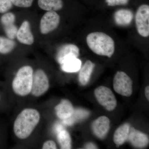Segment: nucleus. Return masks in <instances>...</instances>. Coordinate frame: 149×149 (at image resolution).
<instances>
[{
  "instance_id": "f257e3e1",
  "label": "nucleus",
  "mask_w": 149,
  "mask_h": 149,
  "mask_svg": "<svg viewBox=\"0 0 149 149\" xmlns=\"http://www.w3.org/2000/svg\"><path fill=\"white\" fill-rule=\"evenodd\" d=\"M39 112L34 109H25L19 114L13 125V130L17 138L25 139L30 136L40 122Z\"/></svg>"
},
{
  "instance_id": "f03ea898",
  "label": "nucleus",
  "mask_w": 149,
  "mask_h": 149,
  "mask_svg": "<svg viewBox=\"0 0 149 149\" xmlns=\"http://www.w3.org/2000/svg\"><path fill=\"white\" fill-rule=\"evenodd\" d=\"M86 42L89 48L96 54L110 58L114 54V40L106 33L92 32L87 36Z\"/></svg>"
},
{
  "instance_id": "7ed1b4c3",
  "label": "nucleus",
  "mask_w": 149,
  "mask_h": 149,
  "mask_svg": "<svg viewBox=\"0 0 149 149\" xmlns=\"http://www.w3.org/2000/svg\"><path fill=\"white\" fill-rule=\"evenodd\" d=\"M33 70L31 66L22 67L17 71L13 81V90L17 95L24 97L31 93Z\"/></svg>"
},
{
  "instance_id": "20e7f679",
  "label": "nucleus",
  "mask_w": 149,
  "mask_h": 149,
  "mask_svg": "<svg viewBox=\"0 0 149 149\" xmlns=\"http://www.w3.org/2000/svg\"><path fill=\"white\" fill-rule=\"evenodd\" d=\"M133 82L129 76L123 71H118L113 78L115 92L121 95L130 97L133 93Z\"/></svg>"
},
{
  "instance_id": "39448f33",
  "label": "nucleus",
  "mask_w": 149,
  "mask_h": 149,
  "mask_svg": "<svg viewBox=\"0 0 149 149\" xmlns=\"http://www.w3.org/2000/svg\"><path fill=\"white\" fill-rule=\"evenodd\" d=\"M136 29L139 35L144 37L149 36V6L143 4L136 11L135 16Z\"/></svg>"
},
{
  "instance_id": "423d86ee",
  "label": "nucleus",
  "mask_w": 149,
  "mask_h": 149,
  "mask_svg": "<svg viewBox=\"0 0 149 149\" xmlns=\"http://www.w3.org/2000/svg\"><path fill=\"white\" fill-rule=\"evenodd\" d=\"M95 95L98 102L109 111L113 110L117 105V100L109 88L101 86L96 88Z\"/></svg>"
},
{
  "instance_id": "0eeeda50",
  "label": "nucleus",
  "mask_w": 149,
  "mask_h": 149,
  "mask_svg": "<svg viewBox=\"0 0 149 149\" xmlns=\"http://www.w3.org/2000/svg\"><path fill=\"white\" fill-rule=\"evenodd\" d=\"M49 83L45 72L41 69H38L33 74V81L31 93L32 95L39 97L47 91Z\"/></svg>"
},
{
  "instance_id": "6e6552de",
  "label": "nucleus",
  "mask_w": 149,
  "mask_h": 149,
  "mask_svg": "<svg viewBox=\"0 0 149 149\" xmlns=\"http://www.w3.org/2000/svg\"><path fill=\"white\" fill-rule=\"evenodd\" d=\"M60 21V17L56 11L47 12L40 21V32L43 35L52 32L58 27Z\"/></svg>"
},
{
  "instance_id": "1a4fd4ad",
  "label": "nucleus",
  "mask_w": 149,
  "mask_h": 149,
  "mask_svg": "<svg viewBox=\"0 0 149 149\" xmlns=\"http://www.w3.org/2000/svg\"><path fill=\"white\" fill-rule=\"evenodd\" d=\"M79 54L80 50L77 46L73 44H66L59 49L56 58L61 65L70 59L78 57Z\"/></svg>"
},
{
  "instance_id": "9d476101",
  "label": "nucleus",
  "mask_w": 149,
  "mask_h": 149,
  "mask_svg": "<svg viewBox=\"0 0 149 149\" xmlns=\"http://www.w3.org/2000/svg\"><path fill=\"white\" fill-rule=\"evenodd\" d=\"M16 37L19 42L24 45H30L34 42V37L31 32L30 25L28 21H24L17 30Z\"/></svg>"
},
{
  "instance_id": "9b49d317",
  "label": "nucleus",
  "mask_w": 149,
  "mask_h": 149,
  "mask_svg": "<svg viewBox=\"0 0 149 149\" xmlns=\"http://www.w3.org/2000/svg\"><path fill=\"white\" fill-rule=\"evenodd\" d=\"M110 121L105 116H102L96 119L92 124L93 132L97 137L102 139L108 132L110 128Z\"/></svg>"
},
{
  "instance_id": "f8f14e48",
  "label": "nucleus",
  "mask_w": 149,
  "mask_h": 149,
  "mask_svg": "<svg viewBox=\"0 0 149 149\" xmlns=\"http://www.w3.org/2000/svg\"><path fill=\"white\" fill-rule=\"evenodd\" d=\"M128 139L134 146L143 148L149 144V138L145 133L133 128H130Z\"/></svg>"
},
{
  "instance_id": "ddd939ff",
  "label": "nucleus",
  "mask_w": 149,
  "mask_h": 149,
  "mask_svg": "<svg viewBox=\"0 0 149 149\" xmlns=\"http://www.w3.org/2000/svg\"><path fill=\"white\" fill-rule=\"evenodd\" d=\"M57 116L62 120L70 118L74 112L72 104L68 100H63L55 108Z\"/></svg>"
},
{
  "instance_id": "4468645a",
  "label": "nucleus",
  "mask_w": 149,
  "mask_h": 149,
  "mask_svg": "<svg viewBox=\"0 0 149 149\" xmlns=\"http://www.w3.org/2000/svg\"><path fill=\"white\" fill-rule=\"evenodd\" d=\"M133 14L132 11L126 9H121L116 11L114 15L115 22L120 26H127L132 22Z\"/></svg>"
},
{
  "instance_id": "2eb2a0df",
  "label": "nucleus",
  "mask_w": 149,
  "mask_h": 149,
  "mask_svg": "<svg viewBox=\"0 0 149 149\" xmlns=\"http://www.w3.org/2000/svg\"><path fill=\"white\" fill-rule=\"evenodd\" d=\"M130 125L124 123L117 128L113 135V141L118 146H121L128 139L130 131Z\"/></svg>"
},
{
  "instance_id": "dca6fc26",
  "label": "nucleus",
  "mask_w": 149,
  "mask_h": 149,
  "mask_svg": "<svg viewBox=\"0 0 149 149\" xmlns=\"http://www.w3.org/2000/svg\"><path fill=\"white\" fill-rule=\"evenodd\" d=\"M39 7L47 11H56L60 10L63 7L62 0H38Z\"/></svg>"
},
{
  "instance_id": "f3484780",
  "label": "nucleus",
  "mask_w": 149,
  "mask_h": 149,
  "mask_svg": "<svg viewBox=\"0 0 149 149\" xmlns=\"http://www.w3.org/2000/svg\"><path fill=\"white\" fill-rule=\"evenodd\" d=\"M95 66V64L91 61L85 62L79 74V80L82 85H86L89 82Z\"/></svg>"
},
{
  "instance_id": "a211bd4d",
  "label": "nucleus",
  "mask_w": 149,
  "mask_h": 149,
  "mask_svg": "<svg viewBox=\"0 0 149 149\" xmlns=\"http://www.w3.org/2000/svg\"><path fill=\"white\" fill-rule=\"evenodd\" d=\"M82 62L77 58L70 59L61 65L63 71L67 72H77L80 70Z\"/></svg>"
},
{
  "instance_id": "6ab92c4d",
  "label": "nucleus",
  "mask_w": 149,
  "mask_h": 149,
  "mask_svg": "<svg viewBox=\"0 0 149 149\" xmlns=\"http://www.w3.org/2000/svg\"><path fill=\"white\" fill-rule=\"evenodd\" d=\"M16 43L8 37L0 36V53L6 54L11 52L15 47Z\"/></svg>"
},
{
  "instance_id": "aec40b11",
  "label": "nucleus",
  "mask_w": 149,
  "mask_h": 149,
  "mask_svg": "<svg viewBox=\"0 0 149 149\" xmlns=\"http://www.w3.org/2000/svg\"><path fill=\"white\" fill-rule=\"evenodd\" d=\"M57 138L61 149H71V138L69 133L67 131L63 129L61 130L58 133Z\"/></svg>"
},
{
  "instance_id": "412c9836",
  "label": "nucleus",
  "mask_w": 149,
  "mask_h": 149,
  "mask_svg": "<svg viewBox=\"0 0 149 149\" xmlns=\"http://www.w3.org/2000/svg\"><path fill=\"white\" fill-rule=\"evenodd\" d=\"M90 113L88 111L83 109H77L74 111L72 116L68 119L64 120L68 125H71L74 121L83 119L88 117Z\"/></svg>"
},
{
  "instance_id": "4be33fe9",
  "label": "nucleus",
  "mask_w": 149,
  "mask_h": 149,
  "mask_svg": "<svg viewBox=\"0 0 149 149\" xmlns=\"http://www.w3.org/2000/svg\"><path fill=\"white\" fill-rule=\"evenodd\" d=\"M0 20L3 27L8 26L14 24L15 20V15L12 13H6L1 17Z\"/></svg>"
},
{
  "instance_id": "5701e85b",
  "label": "nucleus",
  "mask_w": 149,
  "mask_h": 149,
  "mask_svg": "<svg viewBox=\"0 0 149 149\" xmlns=\"http://www.w3.org/2000/svg\"><path fill=\"white\" fill-rule=\"evenodd\" d=\"M3 28L8 38L11 40H13L16 37L18 29L15 24H14L5 26L3 27Z\"/></svg>"
},
{
  "instance_id": "b1692460",
  "label": "nucleus",
  "mask_w": 149,
  "mask_h": 149,
  "mask_svg": "<svg viewBox=\"0 0 149 149\" xmlns=\"http://www.w3.org/2000/svg\"><path fill=\"white\" fill-rule=\"evenodd\" d=\"M11 0H0V13L8 12L13 7Z\"/></svg>"
},
{
  "instance_id": "393cba45",
  "label": "nucleus",
  "mask_w": 149,
  "mask_h": 149,
  "mask_svg": "<svg viewBox=\"0 0 149 149\" xmlns=\"http://www.w3.org/2000/svg\"><path fill=\"white\" fill-rule=\"evenodd\" d=\"M13 4L20 8H29L31 6L33 0H11Z\"/></svg>"
},
{
  "instance_id": "a878e982",
  "label": "nucleus",
  "mask_w": 149,
  "mask_h": 149,
  "mask_svg": "<svg viewBox=\"0 0 149 149\" xmlns=\"http://www.w3.org/2000/svg\"><path fill=\"white\" fill-rule=\"evenodd\" d=\"M129 0H105L106 2L110 6H116L126 5Z\"/></svg>"
},
{
  "instance_id": "bb28decb",
  "label": "nucleus",
  "mask_w": 149,
  "mask_h": 149,
  "mask_svg": "<svg viewBox=\"0 0 149 149\" xmlns=\"http://www.w3.org/2000/svg\"><path fill=\"white\" fill-rule=\"evenodd\" d=\"M42 148L43 149H57L56 145L54 141L49 140L44 143Z\"/></svg>"
},
{
  "instance_id": "cd10ccee",
  "label": "nucleus",
  "mask_w": 149,
  "mask_h": 149,
  "mask_svg": "<svg viewBox=\"0 0 149 149\" xmlns=\"http://www.w3.org/2000/svg\"><path fill=\"white\" fill-rule=\"evenodd\" d=\"M85 148L86 149H97V148L95 144L93 143H89L85 146Z\"/></svg>"
},
{
  "instance_id": "c85d7f7f",
  "label": "nucleus",
  "mask_w": 149,
  "mask_h": 149,
  "mask_svg": "<svg viewBox=\"0 0 149 149\" xmlns=\"http://www.w3.org/2000/svg\"><path fill=\"white\" fill-rule=\"evenodd\" d=\"M145 94L148 101L149 100V86H148L145 89Z\"/></svg>"
},
{
  "instance_id": "c756f323",
  "label": "nucleus",
  "mask_w": 149,
  "mask_h": 149,
  "mask_svg": "<svg viewBox=\"0 0 149 149\" xmlns=\"http://www.w3.org/2000/svg\"><path fill=\"white\" fill-rule=\"evenodd\" d=\"M0 100H1V96H0Z\"/></svg>"
}]
</instances>
